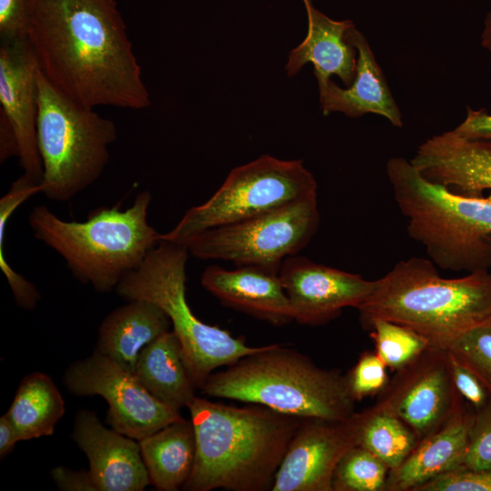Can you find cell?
<instances>
[{
    "label": "cell",
    "instance_id": "1",
    "mask_svg": "<svg viewBox=\"0 0 491 491\" xmlns=\"http://www.w3.org/2000/svg\"><path fill=\"white\" fill-rule=\"evenodd\" d=\"M26 39L45 77L87 107L151 105L116 0H28Z\"/></svg>",
    "mask_w": 491,
    "mask_h": 491
},
{
    "label": "cell",
    "instance_id": "2",
    "mask_svg": "<svg viewBox=\"0 0 491 491\" xmlns=\"http://www.w3.org/2000/svg\"><path fill=\"white\" fill-rule=\"evenodd\" d=\"M195 456L186 491L271 490L289 443L305 418L265 406H234L195 396L186 406Z\"/></svg>",
    "mask_w": 491,
    "mask_h": 491
},
{
    "label": "cell",
    "instance_id": "3",
    "mask_svg": "<svg viewBox=\"0 0 491 491\" xmlns=\"http://www.w3.org/2000/svg\"><path fill=\"white\" fill-rule=\"evenodd\" d=\"M429 259L397 262L375 280L356 307L363 328L376 319L406 326L430 346L446 349L459 336L491 318V271L445 278Z\"/></svg>",
    "mask_w": 491,
    "mask_h": 491
},
{
    "label": "cell",
    "instance_id": "4",
    "mask_svg": "<svg viewBox=\"0 0 491 491\" xmlns=\"http://www.w3.org/2000/svg\"><path fill=\"white\" fill-rule=\"evenodd\" d=\"M151 199V193L143 191L130 207H98L82 222L65 221L36 205L29 225L38 240L64 258L76 279L108 293L162 242V234L147 220Z\"/></svg>",
    "mask_w": 491,
    "mask_h": 491
},
{
    "label": "cell",
    "instance_id": "5",
    "mask_svg": "<svg viewBox=\"0 0 491 491\" xmlns=\"http://www.w3.org/2000/svg\"><path fill=\"white\" fill-rule=\"evenodd\" d=\"M212 397L265 406L303 418L345 420L356 413L346 376L316 365L307 356L277 344L263 346L199 388Z\"/></svg>",
    "mask_w": 491,
    "mask_h": 491
},
{
    "label": "cell",
    "instance_id": "6",
    "mask_svg": "<svg viewBox=\"0 0 491 491\" xmlns=\"http://www.w3.org/2000/svg\"><path fill=\"white\" fill-rule=\"evenodd\" d=\"M386 171L409 237L437 267L466 273L491 269V194L454 193L425 178L404 157L390 158Z\"/></svg>",
    "mask_w": 491,
    "mask_h": 491
},
{
    "label": "cell",
    "instance_id": "7",
    "mask_svg": "<svg viewBox=\"0 0 491 491\" xmlns=\"http://www.w3.org/2000/svg\"><path fill=\"white\" fill-rule=\"evenodd\" d=\"M36 137L41 193L65 202L93 185L109 161L115 123L58 91L37 70Z\"/></svg>",
    "mask_w": 491,
    "mask_h": 491
},
{
    "label": "cell",
    "instance_id": "8",
    "mask_svg": "<svg viewBox=\"0 0 491 491\" xmlns=\"http://www.w3.org/2000/svg\"><path fill=\"white\" fill-rule=\"evenodd\" d=\"M189 255L185 246L162 240L138 268L122 279L115 291L126 301H150L167 315L183 347L190 376L199 389L215 369L228 366L263 346H249L226 330L195 316L185 296Z\"/></svg>",
    "mask_w": 491,
    "mask_h": 491
},
{
    "label": "cell",
    "instance_id": "9",
    "mask_svg": "<svg viewBox=\"0 0 491 491\" xmlns=\"http://www.w3.org/2000/svg\"><path fill=\"white\" fill-rule=\"evenodd\" d=\"M317 191V183L302 160L263 155L228 174L205 203L189 208L162 240L185 244L213 228L265 214Z\"/></svg>",
    "mask_w": 491,
    "mask_h": 491
},
{
    "label": "cell",
    "instance_id": "10",
    "mask_svg": "<svg viewBox=\"0 0 491 491\" xmlns=\"http://www.w3.org/2000/svg\"><path fill=\"white\" fill-rule=\"evenodd\" d=\"M319 222L316 191L255 217L205 231L182 245L202 260L279 271L286 258L306 247Z\"/></svg>",
    "mask_w": 491,
    "mask_h": 491
},
{
    "label": "cell",
    "instance_id": "11",
    "mask_svg": "<svg viewBox=\"0 0 491 491\" xmlns=\"http://www.w3.org/2000/svg\"><path fill=\"white\" fill-rule=\"evenodd\" d=\"M63 382L75 396H100L111 428L140 440L183 418L153 396L135 375L97 351L71 364Z\"/></svg>",
    "mask_w": 491,
    "mask_h": 491
},
{
    "label": "cell",
    "instance_id": "12",
    "mask_svg": "<svg viewBox=\"0 0 491 491\" xmlns=\"http://www.w3.org/2000/svg\"><path fill=\"white\" fill-rule=\"evenodd\" d=\"M461 399L448 351L429 346L395 371L370 407L398 417L421 440L446 422Z\"/></svg>",
    "mask_w": 491,
    "mask_h": 491
},
{
    "label": "cell",
    "instance_id": "13",
    "mask_svg": "<svg viewBox=\"0 0 491 491\" xmlns=\"http://www.w3.org/2000/svg\"><path fill=\"white\" fill-rule=\"evenodd\" d=\"M361 417L305 418L292 437L275 476L272 491H334L341 458L358 446Z\"/></svg>",
    "mask_w": 491,
    "mask_h": 491
},
{
    "label": "cell",
    "instance_id": "14",
    "mask_svg": "<svg viewBox=\"0 0 491 491\" xmlns=\"http://www.w3.org/2000/svg\"><path fill=\"white\" fill-rule=\"evenodd\" d=\"M279 277L290 301L294 320L321 326L346 307L356 308L371 293L375 280L316 263L307 257L286 258Z\"/></svg>",
    "mask_w": 491,
    "mask_h": 491
},
{
    "label": "cell",
    "instance_id": "15",
    "mask_svg": "<svg viewBox=\"0 0 491 491\" xmlns=\"http://www.w3.org/2000/svg\"><path fill=\"white\" fill-rule=\"evenodd\" d=\"M38 65L26 38L1 43V112L11 124L24 174L41 183L43 165L36 137Z\"/></svg>",
    "mask_w": 491,
    "mask_h": 491
},
{
    "label": "cell",
    "instance_id": "16",
    "mask_svg": "<svg viewBox=\"0 0 491 491\" xmlns=\"http://www.w3.org/2000/svg\"><path fill=\"white\" fill-rule=\"evenodd\" d=\"M71 437L88 459L97 491H142L151 484L138 441L105 427L95 412L76 414Z\"/></svg>",
    "mask_w": 491,
    "mask_h": 491
},
{
    "label": "cell",
    "instance_id": "17",
    "mask_svg": "<svg viewBox=\"0 0 491 491\" xmlns=\"http://www.w3.org/2000/svg\"><path fill=\"white\" fill-rule=\"evenodd\" d=\"M410 162L425 178L454 193L477 197L491 190V141L446 131L421 144Z\"/></svg>",
    "mask_w": 491,
    "mask_h": 491
},
{
    "label": "cell",
    "instance_id": "18",
    "mask_svg": "<svg viewBox=\"0 0 491 491\" xmlns=\"http://www.w3.org/2000/svg\"><path fill=\"white\" fill-rule=\"evenodd\" d=\"M475 409L463 397L446 422L389 470L385 491H416L430 480L462 468Z\"/></svg>",
    "mask_w": 491,
    "mask_h": 491
},
{
    "label": "cell",
    "instance_id": "19",
    "mask_svg": "<svg viewBox=\"0 0 491 491\" xmlns=\"http://www.w3.org/2000/svg\"><path fill=\"white\" fill-rule=\"evenodd\" d=\"M201 284L224 305L273 325L294 320L279 271L258 266L233 270L209 266L201 275Z\"/></svg>",
    "mask_w": 491,
    "mask_h": 491
},
{
    "label": "cell",
    "instance_id": "20",
    "mask_svg": "<svg viewBox=\"0 0 491 491\" xmlns=\"http://www.w3.org/2000/svg\"><path fill=\"white\" fill-rule=\"evenodd\" d=\"M346 39L357 52L356 76L346 89L330 79L317 82L324 115L341 112L350 117H359L370 113L402 127L400 110L365 35L354 25L347 30Z\"/></svg>",
    "mask_w": 491,
    "mask_h": 491
},
{
    "label": "cell",
    "instance_id": "21",
    "mask_svg": "<svg viewBox=\"0 0 491 491\" xmlns=\"http://www.w3.org/2000/svg\"><path fill=\"white\" fill-rule=\"evenodd\" d=\"M308 20L305 40L288 55L286 65L288 76L296 75L307 63L314 65L317 82L337 75L350 85L356 76V48L346 39L351 20H333L313 5V0H303Z\"/></svg>",
    "mask_w": 491,
    "mask_h": 491
},
{
    "label": "cell",
    "instance_id": "22",
    "mask_svg": "<svg viewBox=\"0 0 491 491\" xmlns=\"http://www.w3.org/2000/svg\"><path fill=\"white\" fill-rule=\"evenodd\" d=\"M109 313L100 325L95 351L133 373L140 352L166 331L171 322L155 304L143 299Z\"/></svg>",
    "mask_w": 491,
    "mask_h": 491
},
{
    "label": "cell",
    "instance_id": "23",
    "mask_svg": "<svg viewBox=\"0 0 491 491\" xmlns=\"http://www.w3.org/2000/svg\"><path fill=\"white\" fill-rule=\"evenodd\" d=\"M133 374L158 401L180 412L195 396L196 386L185 361L181 343L171 330L139 354Z\"/></svg>",
    "mask_w": 491,
    "mask_h": 491
},
{
    "label": "cell",
    "instance_id": "24",
    "mask_svg": "<svg viewBox=\"0 0 491 491\" xmlns=\"http://www.w3.org/2000/svg\"><path fill=\"white\" fill-rule=\"evenodd\" d=\"M138 443L151 484L156 489L176 491L184 486L195 456L191 420L175 421Z\"/></svg>",
    "mask_w": 491,
    "mask_h": 491
},
{
    "label": "cell",
    "instance_id": "25",
    "mask_svg": "<svg viewBox=\"0 0 491 491\" xmlns=\"http://www.w3.org/2000/svg\"><path fill=\"white\" fill-rule=\"evenodd\" d=\"M64 413L63 396L52 378L33 372L21 380L5 415L22 441L53 435Z\"/></svg>",
    "mask_w": 491,
    "mask_h": 491
},
{
    "label": "cell",
    "instance_id": "26",
    "mask_svg": "<svg viewBox=\"0 0 491 491\" xmlns=\"http://www.w3.org/2000/svg\"><path fill=\"white\" fill-rule=\"evenodd\" d=\"M359 415L358 446L377 456L389 470L399 466L419 442L415 432L396 416L375 412L370 406Z\"/></svg>",
    "mask_w": 491,
    "mask_h": 491
},
{
    "label": "cell",
    "instance_id": "27",
    "mask_svg": "<svg viewBox=\"0 0 491 491\" xmlns=\"http://www.w3.org/2000/svg\"><path fill=\"white\" fill-rule=\"evenodd\" d=\"M366 329L370 331L376 354L394 371L410 363L429 346L427 340L416 331L388 320L376 319Z\"/></svg>",
    "mask_w": 491,
    "mask_h": 491
},
{
    "label": "cell",
    "instance_id": "28",
    "mask_svg": "<svg viewBox=\"0 0 491 491\" xmlns=\"http://www.w3.org/2000/svg\"><path fill=\"white\" fill-rule=\"evenodd\" d=\"M389 468L360 446L339 461L333 476L334 491H385Z\"/></svg>",
    "mask_w": 491,
    "mask_h": 491
},
{
    "label": "cell",
    "instance_id": "29",
    "mask_svg": "<svg viewBox=\"0 0 491 491\" xmlns=\"http://www.w3.org/2000/svg\"><path fill=\"white\" fill-rule=\"evenodd\" d=\"M446 350L491 393V318L459 336Z\"/></svg>",
    "mask_w": 491,
    "mask_h": 491
},
{
    "label": "cell",
    "instance_id": "30",
    "mask_svg": "<svg viewBox=\"0 0 491 491\" xmlns=\"http://www.w3.org/2000/svg\"><path fill=\"white\" fill-rule=\"evenodd\" d=\"M386 366L373 352L366 351L346 374L347 388L356 402L379 394L388 382Z\"/></svg>",
    "mask_w": 491,
    "mask_h": 491
},
{
    "label": "cell",
    "instance_id": "31",
    "mask_svg": "<svg viewBox=\"0 0 491 491\" xmlns=\"http://www.w3.org/2000/svg\"><path fill=\"white\" fill-rule=\"evenodd\" d=\"M462 468H491V399L483 407L475 410Z\"/></svg>",
    "mask_w": 491,
    "mask_h": 491
},
{
    "label": "cell",
    "instance_id": "32",
    "mask_svg": "<svg viewBox=\"0 0 491 491\" xmlns=\"http://www.w3.org/2000/svg\"><path fill=\"white\" fill-rule=\"evenodd\" d=\"M416 491H491V468H459L430 480Z\"/></svg>",
    "mask_w": 491,
    "mask_h": 491
},
{
    "label": "cell",
    "instance_id": "33",
    "mask_svg": "<svg viewBox=\"0 0 491 491\" xmlns=\"http://www.w3.org/2000/svg\"><path fill=\"white\" fill-rule=\"evenodd\" d=\"M28 0H0L1 43L26 38Z\"/></svg>",
    "mask_w": 491,
    "mask_h": 491
},
{
    "label": "cell",
    "instance_id": "34",
    "mask_svg": "<svg viewBox=\"0 0 491 491\" xmlns=\"http://www.w3.org/2000/svg\"><path fill=\"white\" fill-rule=\"evenodd\" d=\"M449 357L452 377L457 392L475 410L480 409L491 399V393L474 373L450 354Z\"/></svg>",
    "mask_w": 491,
    "mask_h": 491
},
{
    "label": "cell",
    "instance_id": "35",
    "mask_svg": "<svg viewBox=\"0 0 491 491\" xmlns=\"http://www.w3.org/2000/svg\"><path fill=\"white\" fill-rule=\"evenodd\" d=\"M453 131L466 139L491 141V115L467 107L466 119Z\"/></svg>",
    "mask_w": 491,
    "mask_h": 491
},
{
    "label": "cell",
    "instance_id": "36",
    "mask_svg": "<svg viewBox=\"0 0 491 491\" xmlns=\"http://www.w3.org/2000/svg\"><path fill=\"white\" fill-rule=\"evenodd\" d=\"M51 476L62 491H97L88 470L75 471L56 466L51 470Z\"/></svg>",
    "mask_w": 491,
    "mask_h": 491
},
{
    "label": "cell",
    "instance_id": "37",
    "mask_svg": "<svg viewBox=\"0 0 491 491\" xmlns=\"http://www.w3.org/2000/svg\"><path fill=\"white\" fill-rule=\"evenodd\" d=\"M19 155V146L15 133L5 115L0 111V161Z\"/></svg>",
    "mask_w": 491,
    "mask_h": 491
},
{
    "label": "cell",
    "instance_id": "38",
    "mask_svg": "<svg viewBox=\"0 0 491 491\" xmlns=\"http://www.w3.org/2000/svg\"><path fill=\"white\" fill-rule=\"evenodd\" d=\"M20 439L18 437L17 432L13 425V423L10 421V419L7 417L5 414H4L0 417V457L3 459L7 455H9L15 444L19 442Z\"/></svg>",
    "mask_w": 491,
    "mask_h": 491
},
{
    "label": "cell",
    "instance_id": "39",
    "mask_svg": "<svg viewBox=\"0 0 491 491\" xmlns=\"http://www.w3.org/2000/svg\"><path fill=\"white\" fill-rule=\"evenodd\" d=\"M481 45L484 48L491 52V10L488 12L484 21Z\"/></svg>",
    "mask_w": 491,
    "mask_h": 491
},
{
    "label": "cell",
    "instance_id": "40",
    "mask_svg": "<svg viewBox=\"0 0 491 491\" xmlns=\"http://www.w3.org/2000/svg\"><path fill=\"white\" fill-rule=\"evenodd\" d=\"M487 243H488L489 247H490V249H491V235H490L488 236V238H487Z\"/></svg>",
    "mask_w": 491,
    "mask_h": 491
}]
</instances>
